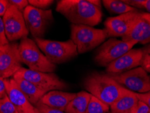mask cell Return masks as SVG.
Wrapping results in <instances>:
<instances>
[{
  "mask_svg": "<svg viewBox=\"0 0 150 113\" xmlns=\"http://www.w3.org/2000/svg\"><path fill=\"white\" fill-rule=\"evenodd\" d=\"M35 43L46 58L55 65L66 63L79 54L76 45L71 39L67 41H57L36 38Z\"/></svg>",
  "mask_w": 150,
  "mask_h": 113,
  "instance_id": "cell-5",
  "label": "cell"
},
{
  "mask_svg": "<svg viewBox=\"0 0 150 113\" xmlns=\"http://www.w3.org/2000/svg\"><path fill=\"white\" fill-rule=\"evenodd\" d=\"M15 75L31 82L47 93L50 91L62 90L68 88L67 84L53 72L35 71L22 67Z\"/></svg>",
  "mask_w": 150,
  "mask_h": 113,
  "instance_id": "cell-9",
  "label": "cell"
},
{
  "mask_svg": "<svg viewBox=\"0 0 150 113\" xmlns=\"http://www.w3.org/2000/svg\"><path fill=\"white\" fill-rule=\"evenodd\" d=\"M142 49H131L106 66L108 74H119L141 66Z\"/></svg>",
  "mask_w": 150,
  "mask_h": 113,
  "instance_id": "cell-14",
  "label": "cell"
},
{
  "mask_svg": "<svg viewBox=\"0 0 150 113\" xmlns=\"http://www.w3.org/2000/svg\"><path fill=\"white\" fill-rule=\"evenodd\" d=\"M130 113H150V108L145 102L139 99Z\"/></svg>",
  "mask_w": 150,
  "mask_h": 113,
  "instance_id": "cell-27",
  "label": "cell"
},
{
  "mask_svg": "<svg viewBox=\"0 0 150 113\" xmlns=\"http://www.w3.org/2000/svg\"><path fill=\"white\" fill-rule=\"evenodd\" d=\"M54 1L52 0H29L28 4L35 8L41 9V10H46L49 6L53 4Z\"/></svg>",
  "mask_w": 150,
  "mask_h": 113,
  "instance_id": "cell-26",
  "label": "cell"
},
{
  "mask_svg": "<svg viewBox=\"0 0 150 113\" xmlns=\"http://www.w3.org/2000/svg\"><path fill=\"white\" fill-rule=\"evenodd\" d=\"M89 2H91L92 4L93 5L98 6V7L101 8V2L100 1H96V0H89Z\"/></svg>",
  "mask_w": 150,
  "mask_h": 113,
  "instance_id": "cell-33",
  "label": "cell"
},
{
  "mask_svg": "<svg viewBox=\"0 0 150 113\" xmlns=\"http://www.w3.org/2000/svg\"><path fill=\"white\" fill-rule=\"evenodd\" d=\"M0 112L1 113H23L10 100L7 96L0 99Z\"/></svg>",
  "mask_w": 150,
  "mask_h": 113,
  "instance_id": "cell-22",
  "label": "cell"
},
{
  "mask_svg": "<svg viewBox=\"0 0 150 113\" xmlns=\"http://www.w3.org/2000/svg\"><path fill=\"white\" fill-rule=\"evenodd\" d=\"M35 107L39 110L40 113H65L64 111H62V110L52 108L49 106L44 104L40 101H39L35 105Z\"/></svg>",
  "mask_w": 150,
  "mask_h": 113,
  "instance_id": "cell-25",
  "label": "cell"
},
{
  "mask_svg": "<svg viewBox=\"0 0 150 113\" xmlns=\"http://www.w3.org/2000/svg\"><path fill=\"white\" fill-rule=\"evenodd\" d=\"M136 44L135 41L110 39L98 49L95 56V61L99 65L107 66L133 49Z\"/></svg>",
  "mask_w": 150,
  "mask_h": 113,
  "instance_id": "cell-8",
  "label": "cell"
},
{
  "mask_svg": "<svg viewBox=\"0 0 150 113\" xmlns=\"http://www.w3.org/2000/svg\"><path fill=\"white\" fill-rule=\"evenodd\" d=\"M138 101L135 92L126 89L124 94L110 106L111 113H130Z\"/></svg>",
  "mask_w": 150,
  "mask_h": 113,
  "instance_id": "cell-18",
  "label": "cell"
},
{
  "mask_svg": "<svg viewBox=\"0 0 150 113\" xmlns=\"http://www.w3.org/2000/svg\"><path fill=\"white\" fill-rule=\"evenodd\" d=\"M56 11L70 23L79 25H97L102 18L101 8L89 0H61L57 4Z\"/></svg>",
  "mask_w": 150,
  "mask_h": 113,
  "instance_id": "cell-1",
  "label": "cell"
},
{
  "mask_svg": "<svg viewBox=\"0 0 150 113\" xmlns=\"http://www.w3.org/2000/svg\"><path fill=\"white\" fill-rule=\"evenodd\" d=\"M139 13V11L135 10L115 17L108 18L104 23L107 37L125 36L131 30Z\"/></svg>",
  "mask_w": 150,
  "mask_h": 113,
  "instance_id": "cell-12",
  "label": "cell"
},
{
  "mask_svg": "<svg viewBox=\"0 0 150 113\" xmlns=\"http://www.w3.org/2000/svg\"><path fill=\"white\" fill-rule=\"evenodd\" d=\"M0 113H1V112H0Z\"/></svg>",
  "mask_w": 150,
  "mask_h": 113,
  "instance_id": "cell-35",
  "label": "cell"
},
{
  "mask_svg": "<svg viewBox=\"0 0 150 113\" xmlns=\"http://www.w3.org/2000/svg\"><path fill=\"white\" fill-rule=\"evenodd\" d=\"M8 1L6 0H0V17L4 16L8 8Z\"/></svg>",
  "mask_w": 150,
  "mask_h": 113,
  "instance_id": "cell-32",
  "label": "cell"
},
{
  "mask_svg": "<svg viewBox=\"0 0 150 113\" xmlns=\"http://www.w3.org/2000/svg\"><path fill=\"white\" fill-rule=\"evenodd\" d=\"M76 94L74 93L53 90L44 95L39 101L50 107L64 111L68 104L76 96Z\"/></svg>",
  "mask_w": 150,
  "mask_h": 113,
  "instance_id": "cell-16",
  "label": "cell"
},
{
  "mask_svg": "<svg viewBox=\"0 0 150 113\" xmlns=\"http://www.w3.org/2000/svg\"><path fill=\"white\" fill-rule=\"evenodd\" d=\"M13 79L16 82L20 89L25 94L29 102L33 106L40 100L44 95L47 94L45 91L41 90L35 84L26 80L21 76L14 75L13 76Z\"/></svg>",
  "mask_w": 150,
  "mask_h": 113,
  "instance_id": "cell-17",
  "label": "cell"
},
{
  "mask_svg": "<svg viewBox=\"0 0 150 113\" xmlns=\"http://www.w3.org/2000/svg\"><path fill=\"white\" fill-rule=\"evenodd\" d=\"M18 52L21 63L30 70L43 72H52L56 70V66L46 58L32 39L27 37L22 39L18 45Z\"/></svg>",
  "mask_w": 150,
  "mask_h": 113,
  "instance_id": "cell-3",
  "label": "cell"
},
{
  "mask_svg": "<svg viewBox=\"0 0 150 113\" xmlns=\"http://www.w3.org/2000/svg\"><path fill=\"white\" fill-rule=\"evenodd\" d=\"M7 96L5 79L0 78V99Z\"/></svg>",
  "mask_w": 150,
  "mask_h": 113,
  "instance_id": "cell-31",
  "label": "cell"
},
{
  "mask_svg": "<svg viewBox=\"0 0 150 113\" xmlns=\"http://www.w3.org/2000/svg\"><path fill=\"white\" fill-rule=\"evenodd\" d=\"M123 1L135 9H145L150 14V0H125Z\"/></svg>",
  "mask_w": 150,
  "mask_h": 113,
  "instance_id": "cell-24",
  "label": "cell"
},
{
  "mask_svg": "<svg viewBox=\"0 0 150 113\" xmlns=\"http://www.w3.org/2000/svg\"><path fill=\"white\" fill-rule=\"evenodd\" d=\"M35 113H40V112H39V110H37V108H36V111H35Z\"/></svg>",
  "mask_w": 150,
  "mask_h": 113,
  "instance_id": "cell-34",
  "label": "cell"
},
{
  "mask_svg": "<svg viewBox=\"0 0 150 113\" xmlns=\"http://www.w3.org/2000/svg\"><path fill=\"white\" fill-rule=\"evenodd\" d=\"M8 44H9V41L6 35L3 18L0 17V47L6 45Z\"/></svg>",
  "mask_w": 150,
  "mask_h": 113,
  "instance_id": "cell-29",
  "label": "cell"
},
{
  "mask_svg": "<svg viewBox=\"0 0 150 113\" xmlns=\"http://www.w3.org/2000/svg\"><path fill=\"white\" fill-rule=\"evenodd\" d=\"M149 77H150V76H149Z\"/></svg>",
  "mask_w": 150,
  "mask_h": 113,
  "instance_id": "cell-36",
  "label": "cell"
},
{
  "mask_svg": "<svg viewBox=\"0 0 150 113\" xmlns=\"http://www.w3.org/2000/svg\"><path fill=\"white\" fill-rule=\"evenodd\" d=\"M6 93L10 100L23 113H35L36 108L31 104L13 78L5 79Z\"/></svg>",
  "mask_w": 150,
  "mask_h": 113,
  "instance_id": "cell-15",
  "label": "cell"
},
{
  "mask_svg": "<svg viewBox=\"0 0 150 113\" xmlns=\"http://www.w3.org/2000/svg\"><path fill=\"white\" fill-rule=\"evenodd\" d=\"M84 87L89 94L110 106L124 94L126 88L113 80L108 74L95 72L86 77Z\"/></svg>",
  "mask_w": 150,
  "mask_h": 113,
  "instance_id": "cell-2",
  "label": "cell"
},
{
  "mask_svg": "<svg viewBox=\"0 0 150 113\" xmlns=\"http://www.w3.org/2000/svg\"><path fill=\"white\" fill-rule=\"evenodd\" d=\"M92 95L82 91L76 94L64 110L65 113H85Z\"/></svg>",
  "mask_w": 150,
  "mask_h": 113,
  "instance_id": "cell-19",
  "label": "cell"
},
{
  "mask_svg": "<svg viewBox=\"0 0 150 113\" xmlns=\"http://www.w3.org/2000/svg\"><path fill=\"white\" fill-rule=\"evenodd\" d=\"M122 38L124 41H135L143 45L150 44L149 13L140 12L131 30Z\"/></svg>",
  "mask_w": 150,
  "mask_h": 113,
  "instance_id": "cell-13",
  "label": "cell"
},
{
  "mask_svg": "<svg viewBox=\"0 0 150 113\" xmlns=\"http://www.w3.org/2000/svg\"><path fill=\"white\" fill-rule=\"evenodd\" d=\"M23 16L26 27L35 39L43 36L54 20L51 10H41L32 6H28L25 9Z\"/></svg>",
  "mask_w": 150,
  "mask_h": 113,
  "instance_id": "cell-7",
  "label": "cell"
},
{
  "mask_svg": "<svg viewBox=\"0 0 150 113\" xmlns=\"http://www.w3.org/2000/svg\"><path fill=\"white\" fill-rule=\"evenodd\" d=\"M6 37L9 41L26 38L28 34L23 12L14 6L9 5L3 16Z\"/></svg>",
  "mask_w": 150,
  "mask_h": 113,
  "instance_id": "cell-10",
  "label": "cell"
},
{
  "mask_svg": "<svg viewBox=\"0 0 150 113\" xmlns=\"http://www.w3.org/2000/svg\"><path fill=\"white\" fill-rule=\"evenodd\" d=\"M22 68L18 45L9 43L0 47V78L9 79Z\"/></svg>",
  "mask_w": 150,
  "mask_h": 113,
  "instance_id": "cell-11",
  "label": "cell"
},
{
  "mask_svg": "<svg viewBox=\"0 0 150 113\" xmlns=\"http://www.w3.org/2000/svg\"><path fill=\"white\" fill-rule=\"evenodd\" d=\"M136 95L139 100L145 102L150 108V92L143 93V94L136 93Z\"/></svg>",
  "mask_w": 150,
  "mask_h": 113,
  "instance_id": "cell-30",
  "label": "cell"
},
{
  "mask_svg": "<svg viewBox=\"0 0 150 113\" xmlns=\"http://www.w3.org/2000/svg\"><path fill=\"white\" fill-rule=\"evenodd\" d=\"M108 75L113 80L132 92L139 94L150 92V77L142 66L119 74Z\"/></svg>",
  "mask_w": 150,
  "mask_h": 113,
  "instance_id": "cell-6",
  "label": "cell"
},
{
  "mask_svg": "<svg viewBox=\"0 0 150 113\" xmlns=\"http://www.w3.org/2000/svg\"><path fill=\"white\" fill-rule=\"evenodd\" d=\"M142 58L141 66L147 73H150V44L145 45L142 49Z\"/></svg>",
  "mask_w": 150,
  "mask_h": 113,
  "instance_id": "cell-23",
  "label": "cell"
},
{
  "mask_svg": "<svg viewBox=\"0 0 150 113\" xmlns=\"http://www.w3.org/2000/svg\"><path fill=\"white\" fill-rule=\"evenodd\" d=\"M102 4L105 9L111 14L121 15L126 13L137 10L135 8L128 5L123 1L117 0H103Z\"/></svg>",
  "mask_w": 150,
  "mask_h": 113,
  "instance_id": "cell-20",
  "label": "cell"
},
{
  "mask_svg": "<svg viewBox=\"0 0 150 113\" xmlns=\"http://www.w3.org/2000/svg\"><path fill=\"white\" fill-rule=\"evenodd\" d=\"M9 5L14 6L18 10L24 12L25 9L28 6V1L27 0H9Z\"/></svg>",
  "mask_w": 150,
  "mask_h": 113,
  "instance_id": "cell-28",
  "label": "cell"
},
{
  "mask_svg": "<svg viewBox=\"0 0 150 113\" xmlns=\"http://www.w3.org/2000/svg\"><path fill=\"white\" fill-rule=\"evenodd\" d=\"M71 40L76 45L79 54L89 52L98 47L107 38L105 29L87 25L71 24Z\"/></svg>",
  "mask_w": 150,
  "mask_h": 113,
  "instance_id": "cell-4",
  "label": "cell"
},
{
  "mask_svg": "<svg viewBox=\"0 0 150 113\" xmlns=\"http://www.w3.org/2000/svg\"><path fill=\"white\" fill-rule=\"evenodd\" d=\"M109 110V106L92 96L85 113H108Z\"/></svg>",
  "mask_w": 150,
  "mask_h": 113,
  "instance_id": "cell-21",
  "label": "cell"
}]
</instances>
